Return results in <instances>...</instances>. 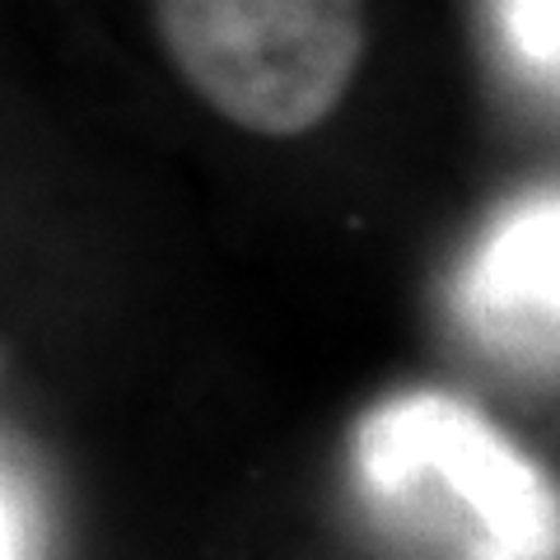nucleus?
<instances>
[{
  "instance_id": "f03ea898",
  "label": "nucleus",
  "mask_w": 560,
  "mask_h": 560,
  "mask_svg": "<svg viewBox=\"0 0 560 560\" xmlns=\"http://www.w3.org/2000/svg\"><path fill=\"white\" fill-rule=\"evenodd\" d=\"M154 28L210 113L271 140L323 127L364 61V0H154Z\"/></svg>"
},
{
  "instance_id": "20e7f679",
  "label": "nucleus",
  "mask_w": 560,
  "mask_h": 560,
  "mask_svg": "<svg viewBox=\"0 0 560 560\" xmlns=\"http://www.w3.org/2000/svg\"><path fill=\"white\" fill-rule=\"evenodd\" d=\"M5 528H0V560H51V500L43 481L33 477L28 458H20V448H5Z\"/></svg>"
},
{
  "instance_id": "f257e3e1",
  "label": "nucleus",
  "mask_w": 560,
  "mask_h": 560,
  "mask_svg": "<svg viewBox=\"0 0 560 560\" xmlns=\"http://www.w3.org/2000/svg\"><path fill=\"white\" fill-rule=\"evenodd\" d=\"M350 486L420 560H560V486L471 401L411 388L350 430Z\"/></svg>"
},
{
  "instance_id": "7ed1b4c3",
  "label": "nucleus",
  "mask_w": 560,
  "mask_h": 560,
  "mask_svg": "<svg viewBox=\"0 0 560 560\" xmlns=\"http://www.w3.org/2000/svg\"><path fill=\"white\" fill-rule=\"evenodd\" d=\"M453 304L486 355L528 374L560 370V187L518 191L463 257Z\"/></svg>"
},
{
  "instance_id": "39448f33",
  "label": "nucleus",
  "mask_w": 560,
  "mask_h": 560,
  "mask_svg": "<svg viewBox=\"0 0 560 560\" xmlns=\"http://www.w3.org/2000/svg\"><path fill=\"white\" fill-rule=\"evenodd\" d=\"M510 57L560 90V0H490Z\"/></svg>"
}]
</instances>
